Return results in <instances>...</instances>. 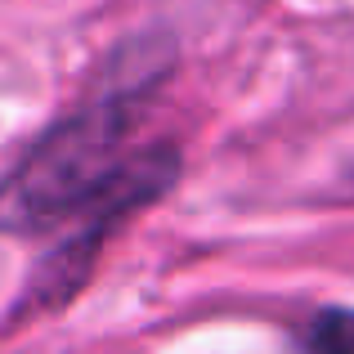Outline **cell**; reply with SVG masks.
Segmentation results:
<instances>
[{
	"instance_id": "cell-1",
	"label": "cell",
	"mask_w": 354,
	"mask_h": 354,
	"mask_svg": "<svg viewBox=\"0 0 354 354\" xmlns=\"http://www.w3.org/2000/svg\"><path fill=\"white\" fill-rule=\"evenodd\" d=\"M157 72L108 86L54 121L0 180V234H45L63 220L121 229L180 180V148H135Z\"/></svg>"
},
{
	"instance_id": "cell-2",
	"label": "cell",
	"mask_w": 354,
	"mask_h": 354,
	"mask_svg": "<svg viewBox=\"0 0 354 354\" xmlns=\"http://www.w3.org/2000/svg\"><path fill=\"white\" fill-rule=\"evenodd\" d=\"M305 354H354V310L328 305L305 328Z\"/></svg>"
}]
</instances>
